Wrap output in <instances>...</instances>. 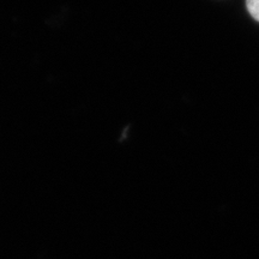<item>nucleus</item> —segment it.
Here are the masks:
<instances>
[{"mask_svg":"<svg viewBox=\"0 0 259 259\" xmlns=\"http://www.w3.org/2000/svg\"><path fill=\"white\" fill-rule=\"evenodd\" d=\"M246 6L252 17L259 22V0H246Z\"/></svg>","mask_w":259,"mask_h":259,"instance_id":"nucleus-1","label":"nucleus"}]
</instances>
